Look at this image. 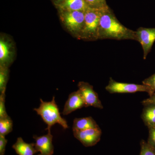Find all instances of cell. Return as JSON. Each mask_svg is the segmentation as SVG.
<instances>
[{
  "instance_id": "obj_20",
  "label": "cell",
  "mask_w": 155,
  "mask_h": 155,
  "mask_svg": "<svg viewBox=\"0 0 155 155\" xmlns=\"http://www.w3.org/2000/svg\"><path fill=\"white\" fill-rule=\"evenodd\" d=\"M5 91L2 92L0 95V118L8 116L6 112L5 108Z\"/></svg>"
},
{
  "instance_id": "obj_3",
  "label": "cell",
  "mask_w": 155,
  "mask_h": 155,
  "mask_svg": "<svg viewBox=\"0 0 155 155\" xmlns=\"http://www.w3.org/2000/svg\"><path fill=\"white\" fill-rule=\"evenodd\" d=\"M34 110L41 116L44 122L47 124L46 129H51L53 125L58 123L64 129L69 127L66 119L61 117L59 108L55 101V97L50 102H45L40 99V104L38 108H35Z\"/></svg>"
},
{
  "instance_id": "obj_4",
  "label": "cell",
  "mask_w": 155,
  "mask_h": 155,
  "mask_svg": "<svg viewBox=\"0 0 155 155\" xmlns=\"http://www.w3.org/2000/svg\"><path fill=\"white\" fill-rule=\"evenodd\" d=\"M84 12L79 11H63L61 19L67 29L79 38L84 26Z\"/></svg>"
},
{
  "instance_id": "obj_9",
  "label": "cell",
  "mask_w": 155,
  "mask_h": 155,
  "mask_svg": "<svg viewBox=\"0 0 155 155\" xmlns=\"http://www.w3.org/2000/svg\"><path fill=\"white\" fill-rule=\"evenodd\" d=\"M48 134L41 136L34 135L33 138L35 140V147L38 155H53L54 153V147L52 143L53 136L51 133V129L48 130Z\"/></svg>"
},
{
  "instance_id": "obj_5",
  "label": "cell",
  "mask_w": 155,
  "mask_h": 155,
  "mask_svg": "<svg viewBox=\"0 0 155 155\" xmlns=\"http://www.w3.org/2000/svg\"><path fill=\"white\" fill-rule=\"evenodd\" d=\"M105 88L107 91L111 94L134 93L137 92H146L151 96L155 93L149 87L144 84L118 82L111 78Z\"/></svg>"
},
{
  "instance_id": "obj_18",
  "label": "cell",
  "mask_w": 155,
  "mask_h": 155,
  "mask_svg": "<svg viewBox=\"0 0 155 155\" xmlns=\"http://www.w3.org/2000/svg\"><path fill=\"white\" fill-rule=\"evenodd\" d=\"M140 151L139 155H155V149L144 140L140 141Z\"/></svg>"
},
{
  "instance_id": "obj_16",
  "label": "cell",
  "mask_w": 155,
  "mask_h": 155,
  "mask_svg": "<svg viewBox=\"0 0 155 155\" xmlns=\"http://www.w3.org/2000/svg\"><path fill=\"white\" fill-rule=\"evenodd\" d=\"M13 121L10 116L0 118V135L5 136L13 130Z\"/></svg>"
},
{
  "instance_id": "obj_15",
  "label": "cell",
  "mask_w": 155,
  "mask_h": 155,
  "mask_svg": "<svg viewBox=\"0 0 155 155\" xmlns=\"http://www.w3.org/2000/svg\"><path fill=\"white\" fill-rule=\"evenodd\" d=\"M11 45L7 41L1 38L0 40V62L1 66L7 67L11 60Z\"/></svg>"
},
{
  "instance_id": "obj_7",
  "label": "cell",
  "mask_w": 155,
  "mask_h": 155,
  "mask_svg": "<svg viewBox=\"0 0 155 155\" xmlns=\"http://www.w3.org/2000/svg\"><path fill=\"white\" fill-rule=\"evenodd\" d=\"M78 86L84 100L86 107H93L100 109H103L101 102L97 94L94 90L93 87L87 82L83 81L79 82Z\"/></svg>"
},
{
  "instance_id": "obj_12",
  "label": "cell",
  "mask_w": 155,
  "mask_h": 155,
  "mask_svg": "<svg viewBox=\"0 0 155 155\" xmlns=\"http://www.w3.org/2000/svg\"><path fill=\"white\" fill-rule=\"evenodd\" d=\"M63 11H79L85 12L90 8L85 0H65L60 5Z\"/></svg>"
},
{
  "instance_id": "obj_25",
  "label": "cell",
  "mask_w": 155,
  "mask_h": 155,
  "mask_svg": "<svg viewBox=\"0 0 155 155\" xmlns=\"http://www.w3.org/2000/svg\"><path fill=\"white\" fill-rule=\"evenodd\" d=\"M58 1H59V2H63L65 0H58Z\"/></svg>"
},
{
  "instance_id": "obj_23",
  "label": "cell",
  "mask_w": 155,
  "mask_h": 155,
  "mask_svg": "<svg viewBox=\"0 0 155 155\" xmlns=\"http://www.w3.org/2000/svg\"><path fill=\"white\" fill-rule=\"evenodd\" d=\"M7 143L8 140L6 139L5 136L0 135V155H5Z\"/></svg>"
},
{
  "instance_id": "obj_11",
  "label": "cell",
  "mask_w": 155,
  "mask_h": 155,
  "mask_svg": "<svg viewBox=\"0 0 155 155\" xmlns=\"http://www.w3.org/2000/svg\"><path fill=\"white\" fill-rule=\"evenodd\" d=\"M12 148L18 155H34L38 153L34 143H27L21 137L17 138L16 142L12 146Z\"/></svg>"
},
{
  "instance_id": "obj_24",
  "label": "cell",
  "mask_w": 155,
  "mask_h": 155,
  "mask_svg": "<svg viewBox=\"0 0 155 155\" xmlns=\"http://www.w3.org/2000/svg\"><path fill=\"white\" fill-rule=\"evenodd\" d=\"M141 103L143 106L148 104L155 105V93L149 97L143 100Z\"/></svg>"
},
{
  "instance_id": "obj_1",
  "label": "cell",
  "mask_w": 155,
  "mask_h": 155,
  "mask_svg": "<svg viewBox=\"0 0 155 155\" xmlns=\"http://www.w3.org/2000/svg\"><path fill=\"white\" fill-rule=\"evenodd\" d=\"M99 39H111L117 40L136 41V31L125 27L119 22L109 8L106 10L100 21Z\"/></svg>"
},
{
  "instance_id": "obj_14",
  "label": "cell",
  "mask_w": 155,
  "mask_h": 155,
  "mask_svg": "<svg viewBox=\"0 0 155 155\" xmlns=\"http://www.w3.org/2000/svg\"><path fill=\"white\" fill-rule=\"evenodd\" d=\"M144 106L141 115L143 121L148 128L155 127V105Z\"/></svg>"
},
{
  "instance_id": "obj_8",
  "label": "cell",
  "mask_w": 155,
  "mask_h": 155,
  "mask_svg": "<svg viewBox=\"0 0 155 155\" xmlns=\"http://www.w3.org/2000/svg\"><path fill=\"white\" fill-rule=\"evenodd\" d=\"M73 132L75 138L86 147L95 145L100 141L102 135V130L100 127Z\"/></svg>"
},
{
  "instance_id": "obj_6",
  "label": "cell",
  "mask_w": 155,
  "mask_h": 155,
  "mask_svg": "<svg viewBox=\"0 0 155 155\" xmlns=\"http://www.w3.org/2000/svg\"><path fill=\"white\" fill-rule=\"evenodd\" d=\"M137 41L141 44L143 50L144 60L150 51L155 41V28L140 27L136 31Z\"/></svg>"
},
{
  "instance_id": "obj_22",
  "label": "cell",
  "mask_w": 155,
  "mask_h": 155,
  "mask_svg": "<svg viewBox=\"0 0 155 155\" xmlns=\"http://www.w3.org/2000/svg\"><path fill=\"white\" fill-rule=\"evenodd\" d=\"M142 84L149 87L155 92V73L143 80Z\"/></svg>"
},
{
  "instance_id": "obj_21",
  "label": "cell",
  "mask_w": 155,
  "mask_h": 155,
  "mask_svg": "<svg viewBox=\"0 0 155 155\" xmlns=\"http://www.w3.org/2000/svg\"><path fill=\"white\" fill-rule=\"evenodd\" d=\"M149 137L147 142L155 149V127L149 128Z\"/></svg>"
},
{
  "instance_id": "obj_13",
  "label": "cell",
  "mask_w": 155,
  "mask_h": 155,
  "mask_svg": "<svg viewBox=\"0 0 155 155\" xmlns=\"http://www.w3.org/2000/svg\"><path fill=\"white\" fill-rule=\"evenodd\" d=\"M98 127L99 126L92 117L75 118L73 121L72 130L73 131H82Z\"/></svg>"
},
{
  "instance_id": "obj_2",
  "label": "cell",
  "mask_w": 155,
  "mask_h": 155,
  "mask_svg": "<svg viewBox=\"0 0 155 155\" xmlns=\"http://www.w3.org/2000/svg\"><path fill=\"white\" fill-rule=\"evenodd\" d=\"M109 9L89 8L84 12V26L79 38L86 40L99 39L100 21L104 12Z\"/></svg>"
},
{
  "instance_id": "obj_17",
  "label": "cell",
  "mask_w": 155,
  "mask_h": 155,
  "mask_svg": "<svg viewBox=\"0 0 155 155\" xmlns=\"http://www.w3.org/2000/svg\"><path fill=\"white\" fill-rule=\"evenodd\" d=\"M8 70L7 67L1 66L0 69V92L6 91V84L8 77Z\"/></svg>"
},
{
  "instance_id": "obj_10",
  "label": "cell",
  "mask_w": 155,
  "mask_h": 155,
  "mask_svg": "<svg viewBox=\"0 0 155 155\" xmlns=\"http://www.w3.org/2000/svg\"><path fill=\"white\" fill-rule=\"evenodd\" d=\"M85 107V102L79 90L73 92L69 95L64 105L62 114L68 115L78 109Z\"/></svg>"
},
{
  "instance_id": "obj_19",
  "label": "cell",
  "mask_w": 155,
  "mask_h": 155,
  "mask_svg": "<svg viewBox=\"0 0 155 155\" xmlns=\"http://www.w3.org/2000/svg\"><path fill=\"white\" fill-rule=\"evenodd\" d=\"M90 8H107L105 0H85Z\"/></svg>"
}]
</instances>
